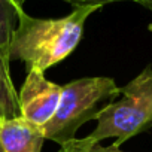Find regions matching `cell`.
Segmentation results:
<instances>
[{
	"instance_id": "obj_1",
	"label": "cell",
	"mask_w": 152,
	"mask_h": 152,
	"mask_svg": "<svg viewBox=\"0 0 152 152\" xmlns=\"http://www.w3.org/2000/svg\"><path fill=\"white\" fill-rule=\"evenodd\" d=\"M99 8H75L61 18H36L15 3L17 27L11 37L9 61L20 60L27 72H43L66 60L79 45L90 15Z\"/></svg>"
},
{
	"instance_id": "obj_2",
	"label": "cell",
	"mask_w": 152,
	"mask_h": 152,
	"mask_svg": "<svg viewBox=\"0 0 152 152\" xmlns=\"http://www.w3.org/2000/svg\"><path fill=\"white\" fill-rule=\"evenodd\" d=\"M121 94L112 78L93 76L75 79L63 85L61 99L52 118L42 127L45 140L60 146L76 137L85 122L96 118L99 110Z\"/></svg>"
},
{
	"instance_id": "obj_3",
	"label": "cell",
	"mask_w": 152,
	"mask_h": 152,
	"mask_svg": "<svg viewBox=\"0 0 152 152\" xmlns=\"http://www.w3.org/2000/svg\"><path fill=\"white\" fill-rule=\"evenodd\" d=\"M97 127L87 137L93 142L115 139L121 146L128 139L152 128V66L148 64L121 88V99L107 103L94 118Z\"/></svg>"
},
{
	"instance_id": "obj_4",
	"label": "cell",
	"mask_w": 152,
	"mask_h": 152,
	"mask_svg": "<svg viewBox=\"0 0 152 152\" xmlns=\"http://www.w3.org/2000/svg\"><path fill=\"white\" fill-rule=\"evenodd\" d=\"M63 87L45 78L43 72H27L26 81L18 93L20 115L28 122L43 127L55 113Z\"/></svg>"
},
{
	"instance_id": "obj_5",
	"label": "cell",
	"mask_w": 152,
	"mask_h": 152,
	"mask_svg": "<svg viewBox=\"0 0 152 152\" xmlns=\"http://www.w3.org/2000/svg\"><path fill=\"white\" fill-rule=\"evenodd\" d=\"M45 142L42 127L23 116H0V143L5 152H40Z\"/></svg>"
},
{
	"instance_id": "obj_6",
	"label": "cell",
	"mask_w": 152,
	"mask_h": 152,
	"mask_svg": "<svg viewBox=\"0 0 152 152\" xmlns=\"http://www.w3.org/2000/svg\"><path fill=\"white\" fill-rule=\"evenodd\" d=\"M11 64H8L0 55V116L17 118L20 115L18 93L14 87L11 76Z\"/></svg>"
},
{
	"instance_id": "obj_7",
	"label": "cell",
	"mask_w": 152,
	"mask_h": 152,
	"mask_svg": "<svg viewBox=\"0 0 152 152\" xmlns=\"http://www.w3.org/2000/svg\"><path fill=\"white\" fill-rule=\"evenodd\" d=\"M17 27V14L15 3L12 0H0V55L3 60L9 61V45L12 33Z\"/></svg>"
},
{
	"instance_id": "obj_8",
	"label": "cell",
	"mask_w": 152,
	"mask_h": 152,
	"mask_svg": "<svg viewBox=\"0 0 152 152\" xmlns=\"http://www.w3.org/2000/svg\"><path fill=\"white\" fill-rule=\"evenodd\" d=\"M57 152H125L121 151L118 146L110 145V146H102L99 142H93L88 137L84 139H72L61 145Z\"/></svg>"
},
{
	"instance_id": "obj_9",
	"label": "cell",
	"mask_w": 152,
	"mask_h": 152,
	"mask_svg": "<svg viewBox=\"0 0 152 152\" xmlns=\"http://www.w3.org/2000/svg\"><path fill=\"white\" fill-rule=\"evenodd\" d=\"M14 3L23 6L24 2L27 0H12ZM64 2L73 5L75 8H85V6H94V8H103L106 5H110V3H116V2H136V0H64Z\"/></svg>"
},
{
	"instance_id": "obj_10",
	"label": "cell",
	"mask_w": 152,
	"mask_h": 152,
	"mask_svg": "<svg viewBox=\"0 0 152 152\" xmlns=\"http://www.w3.org/2000/svg\"><path fill=\"white\" fill-rule=\"evenodd\" d=\"M136 3H139V5H142V6L152 11V0H136Z\"/></svg>"
},
{
	"instance_id": "obj_11",
	"label": "cell",
	"mask_w": 152,
	"mask_h": 152,
	"mask_svg": "<svg viewBox=\"0 0 152 152\" xmlns=\"http://www.w3.org/2000/svg\"><path fill=\"white\" fill-rule=\"evenodd\" d=\"M0 152H5V151H3V148H2V143H0Z\"/></svg>"
}]
</instances>
